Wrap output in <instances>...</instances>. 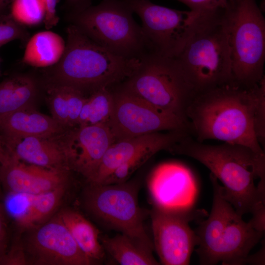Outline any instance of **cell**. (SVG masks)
<instances>
[{"mask_svg": "<svg viewBox=\"0 0 265 265\" xmlns=\"http://www.w3.org/2000/svg\"><path fill=\"white\" fill-rule=\"evenodd\" d=\"M28 37L25 26L14 20L9 13L0 15V47L15 40H26Z\"/></svg>", "mask_w": 265, "mask_h": 265, "instance_id": "cell-29", "label": "cell"}, {"mask_svg": "<svg viewBox=\"0 0 265 265\" xmlns=\"http://www.w3.org/2000/svg\"><path fill=\"white\" fill-rule=\"evenodd\" d=\"M208 214L205 210L193 207L168 210L154 206L151 212L153 242L160 263L164 265L189 264L191 254L198 243L189 222L193 220L200 221Z\"/></svg>", "mask_w": 265, "mask_h": 265, "instance_id": "cell-13", "label": "cell"}, {"mask_svg": "<svg viewBox=\"0 0 265 265\" xmlns=\"http://www.w3.org/2000/svg\"><path fill=\"white\" fill-rule=\"evenodd\" d=\"M122 86L155 107L188 122L186 111L196 94L175 58L154 52L146 54L138 70Z\"/></svg>", "mask_w": 265, "mask_h": 265, "instance_id": "cell-8", "label": "cell"}, {"mask_svg": "<svg viewBox=\"0 0 265 265\" xmlns=\"http://www.w3.org/2000/svg\"><path fill=\"white\" fill-rule=\"evenodd\" d=\"M109 88L99 89L86 98L77 126L107 124L114 105L113 93Z\"/></svg>", "mask_w": 265, "mask_h": 265, "instance_id": "cell-25", "label": "cell"}, {"mask_svg": "<svg viewBox=\"0 0 265 265\" xmlns=\"http://www.w3.org/2000/svg\"><path fill=\"white\" fill-rule=\"evenodd\" d=\"M100 240L104 250L120 265H159L153 255L154 249L126 234L105 236Z\"/></svg>", "mask_w": 265, "mask_h": 265, "instance_id": "cell-24", "label": "cell"}, {"mask_svg": "<svg viewBox=\"0 0 265 265\" xmlns=\"http://www.w3.org/2000/svg\"><path fill=\"white\" fill-rule=\"evenodd\" d=\"M44 85L52 117L66 129L76 127L87 98L85 94L67 85L44 83Z\"/></svg>", "mask_w": 265, "mask_h": 265, "instance_id": "cell-20", "label": "cell"}, {"mask_svg": "<svg viewBox=\"0 0 265 265\" xmlns=\"http://www.w3.org/2000/svg\"><path fill=\"white\" fill-rule=\"evenodd\" d=\"M39 84L26 74L10 76L0 83V116L24 108L35 107Z\"/></svg>", "mask_w": 265, "mask_h": 265, "instance_id": "cell-21", "label": "cell"}, {"mask_svg": "<svg viewBox=\"0 0 265 265\" xmlns=\"http://www.w3.org/2000/svg\"><path fill=\"white\" fill-rule=\"evenodd\" d=\"M67 187V186H63L35 194L28 215L22 228L28 229L48 221L60 205Z\"/></svg>", "mask_w": 265, "mask_h": 265, "instance_id": "cell-26", "label": "cell"}, {"mask_svg": "<svg viewBox=\"0 0 265 265\" xmlns=\"http://www.w3.org/2000/svg\"><path fill=\"white\" fill-rule=\"evenodd\" d=\"M221 20L230 48L232 80L252 86L263 78L265 19L255 0H227Z\"/></svg>", "mask_w": 265, "mask_h": 265, "instance_id": "cell-5", "label": "cell"}, {"mask_svg": "<svg viewBox=\"0 0 265 265\" xmlns=\"http://www.w3.org/2000/svg\"><path fill=\"white\" fill-rule=\"evenodd\" d=\"M222 10L201 26L175 57L196 95L232 80Z\"/></svg>", "mask_w": 265, "mask_h": 265, "instance_id": "cell-7", "label": "cell"}, {"mask_svg": "<svg viewBox=\"0 0 265 265\" xmlns=\"http://www.w3.org/2000/svg\"><path fill=\"white\" fill-rule=\"evenodd\" d=\"M186 5L190 10L200 13L219 11L225 6L227 0H177Z\"/></svg>", "mask_w": 265, "mask_h": 265, "instance_id": "cell-30", "label": "cell"}, {"mask_svg": "<svg viewBox=\"0 0 265 265\" xmlns=\"http://www.w3.org/2000/svg\"><path fill=\"white\" fill-rule=\"evenodd\" d=\"M142 21L152 51L176 57L189 38L217 12L182 11L155 4L150 0H124Z\"/></svg>", "mask_w": 265, "mask_h": 265, "instance_id": "cell-9", "label": "cell"}, {"mask_svg": "<svg viewBox=\"0 0 265 265\" xmlns=\"http://www.w3.org/2000/svg\"><path fill=\"white\" fill-rule=\"evenodd\" d=\"M25 230L21 238L27 265L94 264L80 249L57 216Z\"/></svg>", "mask_w": 265, "mask_h": 265, "instance_id": "cell-14", "label": "cell"}, {"mask_svg": "<svg viewBox=\"0 0 265 265\" xmlns=\"http://www.w3.org/2000/svg\"></svg>", "mask_w": 265, "mask_h": 265, "instance_id": "cell-39", "label": "cell"}, {"mask_svg": "<svg viewBox=\"0 0 265 265\" xmlns=\"http://www.w3.org/2000/svg\"><path fill=\"white\" fill-rule=\"evenodd\" d=\"M59 61L47 70L44 83L67 85L84 94L125 81L139 69L141 59L119 56L88 37L77 26L66 28Z\"/></svg>", "mask_w": 265, "mask_h": 265, "instance_id": "cell-3", "label": "cell"}, {"mask_svg": "<svg viewBox=\"0 0 265 265\" xmlns=\"http://www.w3.org/2000/svg\"><path fill=\"white\" fill-rule=\"evenodd\" d=\"M6 215L2 204L0 203V265L8 249Z\"/></svg>", "mask_w": 265, "mask_h": 265, "instance_id": "cell-32", "label": "cell"}, {"mask_svg": "<svg viewBox=\"0 0 265 265\" xmlns=\"http://www.w3.org/2000/svg\"><path fill=\"white\" fill-rule=\"evenodd\" d=\"M252 214H253V217L249 222L256 230L262 233H264L265 229V206L257 209Z\"/></svg>", "mask_w": 265, "mask_h": 265, "instance_id": "cell-34", "label": "cell"}, {"mask_svg": "<svg viewBox=\"0 0 265 265\" xmlns=\"http://www.w3.org/2000/svg\"><path fill=\"white\" fill-rule=\"evenodd\" d=\"M11 158L10 151L8 149L4 139L0 134V165L7 162Z\"/></svg>", "mask_w": 265, "mask_h": 265, "instance_id": "cell-36", "label": "cell"}, {"mask_svg": "<svg viewBox=\"0 0 265 265\" xmlns=\"http://www.w3.org/2000/svg\"><path fill=\"white\" fill-rule=\"evenodd\" d=\"M213 190L212 204L208 217L200 220L194 231L198 238L196 250L201 265H240L264 233L246 222L223 195L222 186L210 174Z\"/></svg>", "mask_w": 265, "mask_h": 265, "instance_id": "cell-4", "label": "cell"}, {"mask_svg": "<svg viewBox=\"0 0 265 265\" xmlns=\"http://www.w3.org/2000/svg\"><path fill=\"white\" fill-rule=\"evenodd\" d=\"M186 116L200 142L216 139L265 153V79L252 86L232 80L197 94Z\"/></svg>", "mask_w": 265, "mask_h": 265, "instance_id": "cell-1", "label": "cell"}, {"mask_svg": "<svg viewBox=\"0 0 265 265\" xmlns=\"http://www.w3.org/2000/svg\"><path fill=\"white\" fill-rule=\"evenodd\" d=\"M70 172L26 163L11 155L0 165V180L8 192L37 194L68 186Z\"/></svg>", "mask_w": 265, "mask_h": 265, "instance_id": "cell-17", "label": "cell"}, {"mask_svg": "<svg viewBox=\"0 0 265 265\" xmlns=\"http://www.w3.org/2000/svg\"><path fill=\"white\" fill-rule=\"evenodd\" d=\"M148 186L154 206L168 210L193 207L197 193L191 172L175 162L158 166L150 175Z\"/></svg>", "mask_w": 265, "mask_h": 265, "instance_id": "cell-16", "label": "cell"}, {"mask_svg": "<svg viewBox=\"0 0 265 265\" xmlns=\"http://www.w3.org/2000/svg\"><path fill=\"white\" fill-rule=\"evenodd\" d=\"M132 183L114 184L89 183L84 192L85 208L93 216L113 229L154 249L143 223L144 212Z\"/></svg>", "mask_w": 265, "mask_h": 265, "instance_id": "cell-10", "label": "cell"}, {"mask_svg": "<svg viewBox=\"0 0 265 265\" xmlns=\"http://www.w3.org/2000/svg\"><path fill=\"white\" fill-rule=\"evenodd\" d=\"M66 42L57 33L45 30L30 37L26 46L22 61L38 68H49L57 64L62 57Z\"/></svg>", "mask_w": 265, "mask_h": 265, "instance_id": "cell-23", "label": "cell"}, {"mask_svg": "<svg viewBox=\"0 0 265 265\" xmlns=\"http://www.w3.org/2000/svg\"><path fill=\"white\" fill-rule=\"evenodd\" d=\"M185 130L157 132L114 141L108 148L99 168L88 182L114 184L126 182L137 169L159 151L170 150L185 137Z\"/></svg>", "mask_w": 265, "mask_h": 265, "instance_id": "cell-11", "label": "cell"}, {"mask_svg": "<svg viewBox=\"0 0 265 265\" xmlns=\"http://www.w3.org/2000/svg\"><path fill=\"white\" fill-rule=\"evenodd\" d=\"M46 15L44 21L45 27L50 29L56 25L59 17L57 15L56 7L59 0H44Z\"/></svg>", "mask_w": 265, "mask_h": 265, "instance_id": "cell-33", "label": "cell"}, {"mask_svg": "<svg viewBox=\"0 0 265 265\" xmlns=\"http://www.w3.org/2000/svg\"><path fill=\"white\" fill-rule=\"evenodd\" d=\"M0 265H27L24 253L21 236H17L8 249Z\"/></svg>", "mask_w": 265, "mask_h": 265, "instance_id": "cell-31", "label": "cell"}, {"mask_svg": "<svg viewBox=\"0 0 265 265\" xmlns=\"http://www.w3.org/2000/svg\"><path fill=\"white\" fill-rule=\"evenodd\" d=\"M67 129L52 116L37 111L35 107L24 108L0 116V134L7 146L22 138L58 135Z\"/></svg>", "mask_w": 265, "mask_h": 265, "instance_id": "cell-19", "label": "cell"}, {"mask_svg": "<svg viewBox=\"0 0 265 265\" xmlns=\"http://www.w3.org/2000/svg\"><path fill=\"white\" fill-rule=\"evenodd\" d=\"M124 0H102L98 4L71 12V24L111 53L142 59L152 52L141 26Z\"/></svg>", "mask_w": 265, "mask_h": 265, "instance_id": "cell-6", "label": "cell"}, {"mask_svg": "<svg viewBox=\"0 0 265 265\" xmlns=\"http://www.w3.org/2000/svg\"><path fill=\"white\" fill-rule=\"evenodd\" d=\"M113 93V110L106 124L115 141L163 131L190 133L188 122L155 107L122 86Z\"/></svg>", "mask_w": 265, "mask_h": 265, "instance_id": "cell-12", "label": "cell"}, {"mask_svg": "<svg viewBox=\"0 0 265 265\" xmlns=\"http://www.w3.org/2000/svg\"><path fill=\"white\" fill-rule=\"evenodd\" d=\"M35 194L8 192L2 204L7 215L22 227L29 213Z\"/></svg>", "mask_w": 265, "mask_h": 265, "instance_id": "cell-28", "label": "cell"}, {"mask_svg": "<svg viewBox=\"0 0 265 265\" xmlns=\"http://www.w3.org/2000/svg\"><path fill=\"white\" fill-rule=\"evenodd\" d=\"M61 138L70 170L79 173L88 182L115 141L106 124L68 129L62 134Z\"/></svg>", "mask_w": 265, "mask_h": 265, "instance_id": "cell-15", "label": "cell"}, {"mask_svg": "<svg viewBox=\"0 0 265 265\" xmlns=\"http://www.w3.org/2000/svg\"><path fill=\"white\" fill-rule=\"evenodd\" d=\"M201 162L222 183L225 199L242 216L265 206V189L255 180L265 179V153L246 146L225 142L207 145L187 135L170 150Z\"/></svg>", "mask_w": 265, "mask_h": 265, "instance_id": "cell-2", "label": "cell"}, {"mask_svg": "<svg viewBox=\"0 0 265 265\" xmlns=\"http://www.w3.org/2000/svg\"><path fill=\"white\" fill-rule=\"evenodd\" d=\"M62 133L26 137L7 147L11 155L22 161L48 169L71 171L62 141Z\"/></svg>", "mask_w": 265, "mask_h": 265, "instance_id": "cell-18", "label": "cell"}, {"mask_svg": "<svg viewBox=\"0 0 265 265\" xmlns=\"http://www.w3.org/2000/svg\"><path fill=\"white\" fill-rule=\"evenodd\" d=\"M265 253V248H262V249L258 253L252 256H248L246 263H250V264H257V265H263L264 264L265 259H264V254Z\"/></svg>", "mask_w": 265, "mask_h": 265, "instance_id": "cell-37", "label": "cell"}, {"mask_svg": "<svg viewBox=\"0 0 265 265\" xmlns=\"http://www.w3.org/2000/svg\"><path fill=\"white\" fill-rule=\"evenodd\" d=\"M57 216L80 249L94 264L104 259L105 250L100 240V232L83 215L73 210L64 209Z\"/></svg>", "mask_w": 265, "mask_h": 265, "instance_id": "cell-22", "label": "cell"}, {"mask_svg": "<svg viewBox=\"0 0 265 265\" xmlns=\"http://www.w3.org/2000/svg\"><path fill=\"white\" fill-rule=\"evenodd\" d=\"M92 0H66L67 5L71 8V12L81 11L91 5Z\"/></svg>", "mask_w": 265, "mask_h": 265, "instance_id": "cell-35", "label": "cell"}, {"mask_svg": "<svg viewBox=\"0 0 265 265\" xmlns=\"http://www.w3.org/2000/svg\"><path fill=\"white\" fill-rule=\"evenodd\" d=\"M8 8L13 19L24 26H35L44 22V0H12Z\"/></svg>", "mask_w": 265, "mask_h": 265, "instance_id": "cell-27", "label": "cell"}, {"mask_svg": "<svg viewBox=\"0 0 265 265\" xmlns=\"http://www.w3.org/2000/svg\"><path fill=\"white\" fill-rule=\"evenodd\" d=\"M12 0H0V15L5 12Z\"/></svg>", "mask_w": 265, "mask_h": 265, "instance_id": "cell-38", "label": "cell"}]
</instances>
